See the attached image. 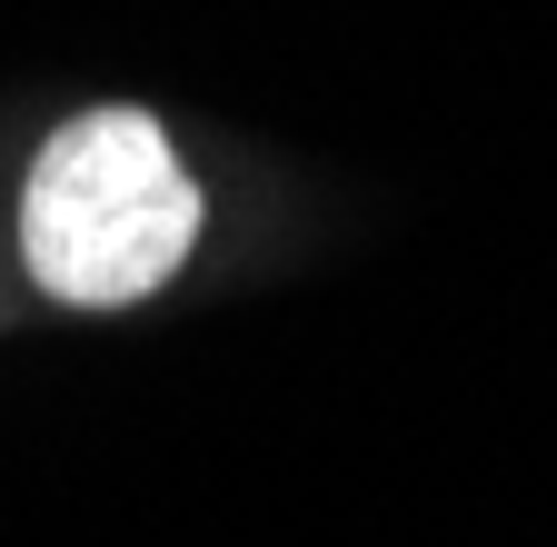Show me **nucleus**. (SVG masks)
<instances>
[{
  "mask_svg": "<svg viewBox=\"0 0 557 547\" xmlns=\"http://www.w3.org/2000/svg\"><path fill=\"white\" fill-rule=\"evenodd\" d=\"M189 239H199V189L180 150L160 140V120L90 110V120H60L50 150L30 160L21 249L40 269V289L90 299V309L139 299L189 259Z\"/></svg>",
  "mask_w": 557,
  "mask_h": 547,
  "instance_id": "obj_1",
  "label": "nucleus"
}]
</instances>
